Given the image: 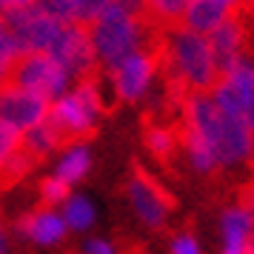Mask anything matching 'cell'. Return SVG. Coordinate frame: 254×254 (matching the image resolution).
<instances>
[{"instance_id": "obj_25", "label": "cell", "mask_w": 254, "mask_h": 254, "mask_svg": "<svg viewBox=\"0 0 254 254\" xmlns=\"http://www.w3.org/2000/svg\"><path fill=\"white\" fill-rule=\"evenodd\" d=\"M223 3H229V6H237V0H223Z\"/></svg>"}, {"instance_id": "obj_8", "label": "cell", "mask_w": 254, "mask_h": 254, "mask_svg": "<svg viewBox=\"0 0 254 254\" xmlns=\"http://www.w3.org/2000/svg\"><path fill=\"white\" fill-rule=\"evenodd\" d=\"M14 229L26 240H35L40 246H52V243H60L66 237V220L60 217L55 208L35 206L32 211H26L23 217L14 223Z\"/></svg>"}, {"instance_id": "obj_20", "label": "cell", "mask_w": 254, "mask_h": 254, "mask_svg": "<svg viewBox=\"0 0 254 254\" xmlns=\"http://www.w3.org/2000/svg\"><path fill=\"white\" fill-rule=\"evenodd\" d=\"M86 254H115V249L103 240H92V243H86Z\"/></svg>"}, {"instance_id": "obj_7", "label": "cell", "mask_w": 254, "mask_h": 254, "mask_svg": "<svg viewBox=\"0 0 254 254\" xmlns=\"http://www.w3.org/2000/svg\"><path fill=\"white\" fill-rule=\"evenodd\" d=\"M49 100L35 92H26L17 86H3L0 89V120L14 126L17 131L35 128L37 123H43L49 115Z\"/></svg>"}, {"instance_id": "obj_21", "label": "cell", "mask_w": 254, "mask_h": 254, "mask_svg": "<svg viewBox=\"0 0 254 254\" xmlns=\"http://www.w3.org/2000/svg\"><path fill=\"white\" fill-rule=\"evenodd\" d=\"M12 58H0V89L9 86V74H12Z\"/></svg>"}, {"instance_id": "obj_13", "label": "cell", "mask_w": 254, "mask_h": 254, "mask_svg": "<svg viewBox=\"0 0 254 254\" xmlns=\"http://www.w3.org/2000/svg\"><path fill=\"white\" fill-rule=\"evenodd\" d=\"M71 200V186L63 183L60 177H43L37 183V206L40 208H55L60 203H69Z\"/></svg>"}, {"instance_id": "obj_18", "label": "cell", "mask_w": 254, "mask_h": 254, "mask_svg": "<svg viewBox=\"0 0 254 254\" xmlns=\"http://www.w3.org/2000/svg\"><path fill=\"white\" fill-rule=\"evenodd\" d=\"M172 254H200V246L194 240V231H191V223L186 226L183 231H177L172 240Z\"/></svg>"}, {"instance_id": "obj_3", "label": "cell", "mask_w": 254, "mask_h": 254, "mask_svg": "<svg viewBox=\"0 0 254 254\" xmlns=\"http://www.w3.org/2000/svg\"><path fill=\"white\" fill-rule=\"evenodd\" d=\"M206 40H208L211 60H214V69H217L220 80H223L234 66L249 63V58H252V52H254V23L246 14L231 9L229 17Z\"/></svg>"}, {"instance_id": "obj_10", "label": "cell", "mask_w": 254, "mask_h": 254, "mask_svg": "<svg viewBox=\"0 0 254 254\" xmlns=\"http://www.w3.org/2000/svg\"><path fill=\"white\" fill-rule=\"evenodd\" d=\"M40 166H43V163L37 160L35 154L17 140V146H14V151L9 154L6 166L0 169V194H3V191H12L14 186H20L23 180H29Z\"/></svg>"}, {"instance_id": "obj_16", "label": "cell", "mask_w": 254, "mask_h": 254, "mask_svg": "<svg viewBox=\"0 0 254 254\" xmlns=\"http://www.w3.org/2000/svg\"><path fill=\"white\" fill-rule=\"evenodd\" d=\"M35 9L40 14H46L58 23L69 26L74 23V14H71V0H35Z\"/></svg>"}, {"instance_id": "obj_11", "label": "cell", "mask_w": 254, "mask_h": 254, "mask_svg": "<svg viewBox=\"0 0 254 254\" xmlns=\"http://www.w3.org/2000/svg\"><path fill=\"white\" fill-rule=\"evenodd\" d=\"M89 166H92V157H89V151L83 149V146H77V149H71L63 160H60L58 172H55V177H60L63 183L74 186L77 180H83L86 174H89Z\"/></svg>"}, {"instance_id": "obj_2", "label": "cell", "mask_w": 254, "mask_h": 254, "mask_svg": "<svg viewBox=\"0 0 254 254\" xmlns=\"http://www.w3.org/2000/svg\"><path fill=\"white\" fill-rule=\"evenodd\" d=\"M126 191H128V200H131L134 211H137V217L154 231L166 229L169 220H172V214L177 211V197H174L140 160L128 163Z\"/></svg>"}, {"instance_id": "obj_22", "label": "cell", "mask_w": 254, "mask_h": 254, "mask_svg": "<svg viewBox=\"0 0 254 254\" xmlns=\"http://www.w3.org/2000/svg\"><path fill=\"white\" fill-rule=\"evenodd\" d=\"M0 254H9V231L3 226V217H0Z\"/></svg>"}, {"instance_id": "obj_12", "label": "cell", "mask_w": 254, "mask_h": 254, "mask_svg": "<svg viewBox=\"0 0 254 254\" xmlns=\"http://www.w3.org/2000/svg\"><path fill=\"white\" fill-rule=\"evenodd\" d=\"M146 3H149V14L154 23L163 29H174L191 0H146Z\"/></svg>"}, {"instance_id": "obj_1", "label": "cell", "mask_w": 254, "mask_h": 254, "mask_svg": "<svg viewBox=\"0 0 254 254\" xmlns=\"http://www.w3.org/2000/svg\"><path fill=\"white\" fill-rule=\"evenodd\" d=\"M157 29H163V26L151 23V20H134L117 9H106L89 26L94 58L106 71H115L126 58H131L137 49L146 46Z\"/></svg>"}, {"instance_id": "obj_6", "label": "cell", "mask_w": 254, "mask_h": 254, "mask_svg": "<svg viewBox=\"0 0 254 254\" xmlns=\"http://www.w3.org/2000/svg\"><path fill=\"white\" fill-rule=\"evenodd\" d=\"M49 58L58 63L60 69L66 71V77L71 83H77L86 74L97 66V58H94V46L92 37H89V29L80 23H69L60 29L55 46L46 52Z\"/></svg>"}, {"instance_id": "obj_4", "label": "cell", "mask_w": 254, "mask_h": 254, "mask_svg": "<svg viewBox=\"0 0 254 254\" xmlns=\"http://www.w3.org/2000/svg\"><path fill=\"white\" fill-rule=\"evenodd\" d=\"M66 71L60 69L46 52H32V55H20L12 63V74H9V86L35 92L40 97H46L49 103L58 100L63 89H66Z\"/></svg>"}, {"instance_id": "obj_23", "label": "cell", "mask_w": 254, "mask_h": 254, "mask_svg": "<svg viewBox=\"0 0 254 254\" xmlns=\"http://www.w3.org/2000/svg\"><path fill=\"white\" fill-rule=\"evenodd\" d=\"M26 6H35V0H9V9H26Z\"/></svg>"}, {"instance_id": "obj_14", "label": "cell", "mask_w": 254, "mask_h": 254, "mask_svg": "<svg viewBox=\"0 0 254 254\" xmlns=\"http://www.w3.org/2000/svg\"><path fill=\"white\" fill-rule=\"evenodd\" d=\"M92 220H94V211L86 197H71L69 203H66V226L83 231L92 226Z\"/></svg>"}, {"instance_id": "obj_17", "label": "cell", "mask_w": 254, "mask_h": 254, "mask_svg": "<svg viewBox=\"0 0 254 254\" xmlns=\"http://www.w3.org/2000/svg\"><path fill=\"white\" fill-rule=\"evenodd\" d=\"M17 140H20V131H17L14 126H9V123H3V120H0V169L6 166L9 154H12L14 146H17Z\"/></svg>"}, {"instance_id": "obj_5", "label": "cell", "mask_w": 254, "mask_h": 254, "mask_svg": "<svg viewBox=\"0 0 254 254\" xmlns=\"http://www.w3.org/2000/svg\"><path fill=\"white\" fill-rule=\"evenodd\" d=\"M3 23L12 32L17 55H32V52H49L58 40L63 23L40 14L35 6L26 9H9L3 12Z\"/></svg>"}, {"instance_id": "obj_24", "label": "cell", "mask_w": 254, "mask_h": 254, "mask_svg": "<svg viewBox=\"0 0 254 254\" xmlns=\"http://www.w3.org/2000/svg\"><path fill=\"white\" fill-rule=\"evenodd\" d=\"M3 12H9V0H0V14Z\"/></svg>"}, {"instance_id": "obj_15", "label": "cell", "mask_w": 254, "mask_h": 254, "mask_svg": "<svg viewBox=\"0 0 254 254\" xmlns=\"http://www.w3.org/2000/svg\"><path fill=\"white\" fill-rule=\"evenodd\" d=\"M109 3L112 0H71V14H74V23L80 26H89L100 17V14L109 9Z\"/></svg>"}, {"instance_id": "obj_9", "label": "cell", "mask_w": 254, "mask_h": 254, "mask_svg": "<svg viewBox=\"0 0 254 254\" xmlns=\"http://www.w3.org/2000/svg\"><path fill=\"white\" fill-rule=\"evenodd\" d=\"M229 12H231V6L223 3V0H191V3L186 6V12H183V17H180L177 26L186 29V32H194V35L208 37L226 17H229Z\"/></svg>"}, {"instance_id": "obj_19", "label": "cell", "mask_w": 254, "mask_h": 254, "mask_svg": "<svg viewBox=\"0 0 254 254\" xmlns=\"http://www.w3.org/2000/svg\"><path fill=\"white\" fill-rule=\"evenodd\" d=\"M0 58H20L17 55V46H14V37L12 32L6 29V23H3V14H0Z\"/></svg>"}]
</instances>
